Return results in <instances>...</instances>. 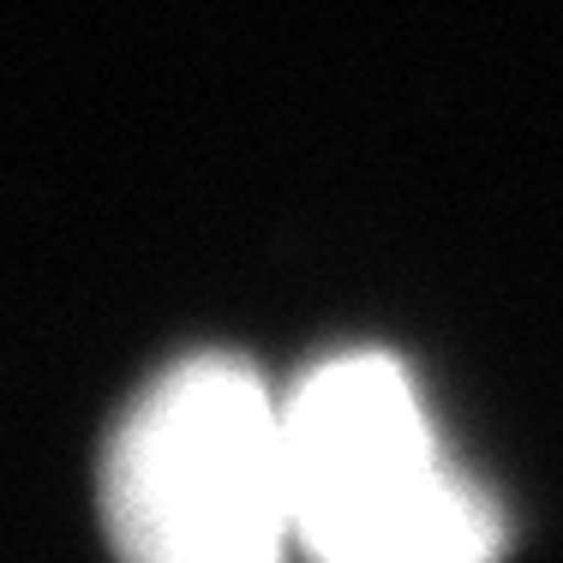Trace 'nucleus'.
<instances>
[{
    "instance_id": "2",
    "label": "nucleus",
    "mask_w": 563,
    "mask_h": 563,
    "mask_svg": "<svg viewBox=\"0 0 563 563\" xmlns=\"http://www.w3.org/2000/svg\"><path fill=\"white\" fill-rule=\"evenodd\" d=\"M102 509L120 563H282L294 540L282 401L228 354L180 360L114 432Z\"/></svg>"
},
{
    "instance_id": "1",
    "label": "nucleus",
    "mask_w": 563,
    "mask_h": 563,
    "mask_svg": "<svg viewBox=\"0 0 563 563\" xmlns=\"http://www.w3.org/2000/svg\"><path fill=\"white\" fill-rule=\"evenodd\" d=\"M294 540L312 563H492L504 521L438 455L408 372L342 354L282 401Z\"/></svg>"
}]
</instances>
